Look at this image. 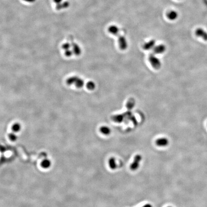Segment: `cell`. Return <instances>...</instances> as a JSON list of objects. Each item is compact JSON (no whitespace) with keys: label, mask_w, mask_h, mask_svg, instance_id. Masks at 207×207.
Wrapping results in <instances>:
<instances>
[{"label":"cell","mask_w":207,"mask_h":207,"mask_svg":"<svg viewBox=\"0 0 207 207\" xmlns=\"http://www.w3.org/2000/svg\"><path fill=\"white\" fill-rule=\"evenodd\" d=\"M56 11H61L68 8L70 6V3L65 0H52Z\"/></svg>","instance_id":"1"},{"label":"cell","mask_w":207,"mask_h":207,"mask_svg":"<svg viewBox=\"0 0 207 207\" xmlns=\"http://www.w3.org/2000/svg\"><path fill=\"white\" fill-rule=\"evenodd\" d=\"M149 61L152 67L156 70H158L161 67V62L154 54L149 56Z\"/></svg>","instance_id":"2"},{"label":"cell","mask_w":207,"mask_h":207,"mask_svg":"<svg viewBox=\"0 0 207 207\" xmlns=\"http://www.w3.org/2000/svg\"><path fill=\"white\" fill-rule=\"evenodd\" d=\"M142 159V156L140 154L135 155L132 164L130 165V169L132 171H136L139 167V163Z\"/></svg>","instance_id":"3"},{"label":"cell","mask_w":207,"mask_h":207,"mask_svg":"<svg viewBox=\"0 0 207 207\" xmlns=\"http://www.w3.org/2000/svg\"><path fill=\"white\" fill-rule=\"evenodd\" d=\"M118 43L120 49L122 50H125L127 49L128 43L126 39L125 36H120L118 38Z\"/></svg>","instance_id":"4"},{"label":"cell","mask_w":207,"mask_h":207,"mask_svg":"<svg viewBox=\"0 0 207 207\" xmlns=\"http://www.w3.org/2000/svg\"><path fill=\"white\" fill-rule=\"evenodd\" d=\"M166 50V47L163 44H159L155 46L153 49V51L155 54H160L165 52Z\"/></svg>","instance_id":"5"},{"label":"cell","mask_w":207,"mask_h":207,"mask_svg":"<svg viewBox=\"0 0 207 207\" xmlns=\"http://www.w3.org/2000/svg\"><path fill=\"white\" fill-rule=\"evenodd\" d=\"M155 144L159 147H165L169 144V141L166 138H160L156 140Z\"/></svg>","instance_id":"6"},{"label":"cell","mask_w":207,"mask_h":207,"mask_svg":"<svg viewBox=\"0 0 207 207\" xmlns=\"http://www.w3.org/2000/svg\"><path fill=\"white\" fill-rule=\"evenodd\" d=\"M155 46V41L154 40H151L148 42H146L143 46V48L145 50H149L153 49Z\"/></svg>","instance_id":"7"},{"label":"cell","mask_w":207,"mask_h":207,"mask_svg":"<svg viewBox=\"0 0 207 207\" xmlns=\"http://www.w3.org/2000/svg\"><path fill=\"white\" fill-rule=\"evenodd\" d=\"M72 51L73 54L76 56H79L81 55L82 53V50L81 48L77 44H76L75 43H73L72 44Z\"/></svg>","instance_id":"8"},{"label":"cell","mask_w":207,"mask_h":207,"mask_svg":"<svg viewBox=\"0 0 207 207\" xmlns=\"http://www.w3.org/2000/svg\"><path fill=\"white\" fill-rule=\"evenodd\" d=\"M196 34L198 36L202 38L204 40L207 41V33L203 29L201 28L197 29L196 31Z\"/></svg>","instance_id":"9"},{"label":"cell","mask_w":207,"mask_h":207,"mask_svg":"<svg viewBox=\"0 0 207 207\" xmlns=\"http://www.w3.org/2000/svg\"><path fill=\"white\" fill-rule=\"evenodd\" d=\"M108 164L109 166L112 170H115L117 167V164L116 163V159L113 157H111L108 160Z\"/></svg>","instance_id":"10"},{"label":"cell","mask_w":207,"mask_h":207,"mask_svg":"<svg viewBox=\"0 0 207 207\" xmlns=\"http://www.w3.org/2000/svg\"><path fill=\"white\" fill-rule=\"evenodd\" d=\"M108 31L114 35H117L119 32V28L117 26L112 25L109 27Z\"/></svg>","instance_id":"11"},{"label":"cell","mask_w":207,"mask_h":207,"mask_svg":"<svg viewBox=\"0 0 207 207\" xmlns=\"http://www.w3.org/2000/svg\"><path fill=\"white\" fill-rule=\"evenodd\" d=\"M100 131L105 135H109L111 133V130L108 127L103 126L100 128Z\"/></svg>","instance_id":"12"},{"label":"cell","mask_w":207,"mask_h":207,"mask_svg":"<svg viewBox=\"0 0 207 207\" xmlns=\"http://www.w3.org/2000/svg\"><path fill=\"white\" fill-rule=\"evenodd\" d=\"M41 165L42 166V168L44 169H48L50 167L51 165V162L50 160H49L48 159H46L42 161L41 163Z\"/></svg>","instance_id":"13"},{"label":"cell","mask_w":207,"mask_h":207,"mask_svg":"<svg viewBox=\"0 0 207 207\" xmlns=\"http://www.w3.org/2000/svg\"><path fill=\"white\" fill-rule=\"evenodd\" d=\"M78 78L79 77L77 76H71V77L69 78L66 80L67 84H68V85H71L73 84L75 85V83H76Z\"/></svg>","instance_id":"14"},{"label":"cell","mask_w":207,"mask_h":207,"mask_svg":"<svg viewBox=\"0 0 207 207\" xmlns=\"http://www.w3.org/2000/svg\"><path fill=\"white\" fill-rule=\"evenodd\" d=\"M178 14L175 11H171L167 14L168 18L171 20H174L178 18Z\"/></svg>","instance_id":"15"},{"label":"cell","mask_w":207,"mask_h":207,"mask_svg":"<svg viewBox=\"0 0 207 207\" xmlns=\"http://www.w3.org/2000/svg\"><path fill=\"white\" fill-rule=\"evenodd\" d=\"M124 117H125V116L123 115H121V114L120 115H116L115 116H114L112 117V120H113L114 121L116 122L120 123L122 121H123Z\"/></svg>","instance_id":"16"},{"label":"cell","mask_w":207,"mask_h":207,"mask_svg":"<svg viewBox=\"0 0 207 207\" xmlns=\"http://www.w3.org/2000/svg\"><path fill=\"white\" fill-rule=\"evenodd\" d=\"M21 125L19 123H16L13 124L12 127V129L13 132H19L21 129Z\"/></svg>","instance_id":"17"},{"label":"cell","mask_w":207,"mask_h":207,"mask_svg":"<svg viewBox=\"0 0 207 207\" xmlns=\"http://www.w3.org/2000/svg\"><path fill=\"white\" fill-rule=\"evenodd\" d=\"M84 84V82L83 79L80 78H78L76 83H75V85L76 87L78 88L83 87Z\"/></svg>","instance_id":"18"},{"label":"cell","mask_w":207,"mask_h":207,"mask_svg":"<svg viewBox=\"0 0 207 207\" xmlns=\"http://www.w3.org/2000/svg\"><path fill=\"white\" fill-rule=\"evenodd\" d=\"M135 105V101L133 99H130L128 101L126 104V107L128 109H132Z\"/></svg>","instance_id":"19"},{"label":"cell","mask_w":207,"mask_h":207,"mask_svg":"<svg viewBox=\"0 0 207 207\" xmlns=\"http://www.w3.org/2000/svg\"><path fill=\"white\" fill-rule=\"evenodd\" d=\"M86 86L88 89L91 91L94 90L96 86L95 83L93 81H89L87 82Z\"/></svg>","instance_id":"20"},{"label":"cell","mask_w":207,"mask_h":207,"mask_svg":"<svg viewBox=\"0 0 207 207\" xmlns=\"http://www.w3.org/2000/svg\"><path fill=\"white\" fill-rule=\"evenodd\" d=\"M9 139L12 142H15L17 139V136L14 133H10L8 135Z\"/></svg>","instance_id":"21"},{"label":"cell","mask_w":207,"mask_h":207,"mask_svg":"<svg viewBox=\"0 0 207 207\" xmlns=\"http://www.w3.org/2000/svg\"><path fill=\"white\" fill-rule=\"evenodd\" d=\"M71 45L69 43H65L63 44L62 46V48L63 49L65 50H67L68 49H70L71 48Z\"/></svg>","instance_id":"22"},{"label":"cell","mask_w":207,"mask_h":207,"mask_svg":"<svg viewBox=\"0 0 207 207\" xmlns=\"http://www.w3.org/2000/svg\"><path fill=\"white\" fill-rule=\"evenodd\" d=\"M73 54V53L72 50H71L70 49H68L67 50H65V55L66 57H71V56Z\"/></svg>","instance_id":"23"},{"label":"cell","mask_w":207,"mask_h":207,"mask_svg":"<svg viewBox=\"0 0 207 207\" xmlns=\"http://www.w3.org/2000/svg\"><path fill=\"white\" fill-rule=\"evenodd\" d=\"M21 1L24 3L27 4L34 3L36 1V0H21Z\"/></svg>","instance_id":"24"},{"label":"cell","mask_w":207,"mask_h":207,"mask_svg":"<svg viewBox=\"0 0 207 207\" xmlns=\"http://www.w3.org/2000/svg\"><path fill=\"white\" fill-rule=\"evenodd\" d=\"M6 151V149H5V148L4 147V146H0V151L1 152H5Z\"/></svg>","instance_id":"25"},{"label":"cell","mask_w":207,"mask_h":207,"mask_svg":"<svg viewBox=\"0 0 207 207\" xmlns=\"http://www.w3.org/2000/svg\"><path fill=\"white\" fill-rule=\"evenodd\" d=\"M142 207H152V205L150 204H147L144 205Z\"/></svg>","instance_id":"26"},{"label":"cell","mask_w":207,"mask_h":207,"mask_svg":"<svg viewBox=\"0 0 207 207\" xmlns=\"http://www.w3.org/2000/svg\"></svg>","instance_id":"27"}]
</instances>
